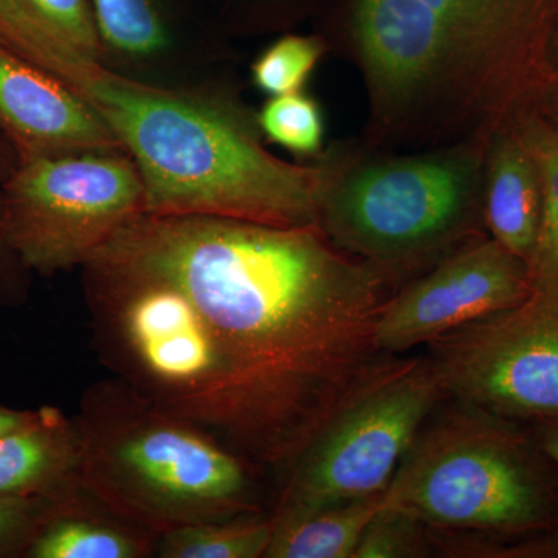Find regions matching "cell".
Wrapping results in <instances>:
<instances>
[{
  "mask_svg": "<svg viewBox=\"0 0 558 558\" xmlns=\"http://www.w3.org/2000/svg\"><path fill=\"white\" fill-rule=\"evenodd\" d=\"M87 264L189 296L229 377L245 464L293 465L391 359L377 325L400 286L318 226L146 213Z\"/></svg>",
  "mask_w": 558,
  "mask_h": 558,
  "instance_id": "6da1fadb",
  "label": "cell"
},
{
  "mask_svg": "<svg viewBox=\"0 0 558 558\" xmlns=\"http://www.w3.org/2000/svg\"><path fill=\"white\" fill-rule=\"evenodd\" d=\"M61 83L83 98L138 168L148 215L317 226L323 165L275 156L242 83L170 87L81 60Z\"/></svg>",
  "mask_w": 558,
  "mask_h": 558,
  "instance_id": "7a4b0ae2",
  "label": "cell"
},
{
  "mask_svg": "<svg viewBox=\"0 0 558 558\" xmlns=\"http://www.w3.org/2000/svg\"><path fill=\"white\" fill-rule=\"evenodd\" d=\"M487 140L422 150H377L359 138L323 150L317 226L337 247L402 288L470 242L484 226Z\"/></svg>",
  "mask_w": 558,
  "mask_h": 558,
  "instance_id": "3957f363",
  "label": "cell"
},
{
  "mask_svg": "<svg viewBox=\"0 0 558 558\" xmlns=\"http://www.w3.org/2000/svg\"><path fill=\"white\" fill-rule=\"evenodd\" d=\"M84 407L80 486L119 519L165 534L252 512L247 464L131 389Z\"/></svg>",
  "mask_w": 558,
  "mask_h": 558,
  "instance_id": "277c9868",
  "label": "cell"
},
{
  "mask_svg": "<svg viewBox=\"0 0 558 558\" xmlns=\"http://www.w3.org/2000/svg\"><path fill=\"white\" fill-rule=\"evenodd\" d=\"M458 403L425 422L381 495L385 505L442 532L524 534L548 526L553 498L527 439L509 418Z\"/></svg>",
  "mask_w": 558,
  "mask_h": 558,
  "instance_id": "5b68a950",
  "label": "cell"
},
{
  "mask_svg": "<svg viewBox=\"0 0 558 558\" xmlns=\"http://www.w3.org/2000/svg\"><path fill=\"white\" fill-rule=\"evenodd\" d=\"M446 399L428 355L389 359L293 462L274 519L384 494L418 432Z\"/></svg>",
  "mask_w": 558,
  "mask_h": 558,
  "instance_id": "8992f818",
  "label": "cell"
},
{
  "mask_svg": "<svg viewBox=\"0 0 558 558\" xmlns=\"http://www.w3.org/2000/svg\"><path fill=\"white\" fill-rule=\"evenodd\" d=\"M143 215L145 183L124 149L21 159L3 204L10 248L40 275L86 266Z\"/></svg>",
  "mask_w": 558,
  "mask_h": 558,
  "instance_id": "52a82bcc",
  "label": "cell"
},
{
  "mask_svg": "<svg viewBox=\"0 0 558 558\" xmlns=\"http://www.w3.org/2000/svg\"><path fill=\"white\" fill-rule=\"evenodd\" d=\"M418 69L464 98L509 89L537 72L558 22V0H395Z\"/></svg>",
  "mask_w": 558,
  "mask_h": 558,
  "instance_id": "ba28073f",
  "label": "cell"
},
{
  "mask_svg": "<svg viewBox=\"0 0 558 558\" xmlns=\"http://www.w3.org/2000/svg\"><path fill=\"white\" fill-rule=\"evenodd\" d=\"M449 399L495 416L558 422V286L428 344Z\"/></svg>",
  "mask_w": 558,
  "mask_h": 558,
  "instance_id": "9c48e42d",
  "label": "cell"
},
{
  "mask_svg": "<svg viewBox=\"0 0 558 558\" xmlns=\"http://www.w3.org/2000/svg\"><path fill=\"white\" fill-rule=\"evenodd\" d=\"M102 64L130 78L170 87L242 83L236 51L197 0H90Z\"/></svg>",
  "mask_w": 558,
  "mask_h": 558,
  "instance_id": "30bf717a",
  "label": "cell"
},
{
  "mask_svg": "<svg viewBox=\"0 0 558 558\" xmlns=\"http://www.w3.org/2000/svg\"><path fill=\"white\" fill-rule=\"evenodd\" d=\"M531 292L526 260L487 234L402 286L381 314L377 344L387 355L429 344L461 326L517 306Z\"/></svg>",
  "mask_w": 558,
  "mask_h": 558,
  "instance_id": "8fae6325",
  "label": "cell"
},
{
  "mask_svg": "<svg viewBox=\"0 0 558 558\" xmlns=\"http://www.w3.org/2000/svg\"><path fill=\"white\" fill-rule=\"evenodd\" d=\"M0 132L21 159L123 149L108 124L75 92L2 46Z\"/></svg>",
  "mask_w": 558,
  "mask_h": 558,
  "instance_id": "7c38bea8",
  "label": "cell"
},
{
  "mask_svg": "<svg viewBox=\"0 0 558 558\" xmlns=\"http://www.w3.org/2000/svg\"><path fill=\"white\" fill-rule=\"evenodd\" d=\"M483 201L488 236L529 266L542 226V180L512 123L487 138Z\"/></svg>",
  "mask_w": 558,
  "mask_h": 558,
  "instance_id": "4fadbf2b",
  "label": "cell"
},
{
  "mask_svg": "<svg viewBox=\"0 0 558 558\" xmlns=\"http://www.w3.org/2000/svg\"><path fill=\"white\" fill-rule=\"evenodd\" d=\"M0 46L57 80L73 62L102 61L90 0H0Z\"/></svg>",
  "mask_w": 558,
  "mask_h": 558,
  "instance_id": "5bb4252c",
  "label": "cell"
},
{
  "mask_svg": "<svg viewBox=\"0 0 558 558\" xmlns=\"http://www.w3.org/2000/svg\"><path fill=\"white\" fill-rule=\"evenodd\" d=\"M80 435L60 411L32 413L0 438V498H49L78 486Z\"/></svg>",
  "mask_w": 558,
  "mask_h": 558,
  "instance_id": "9a60e30c",
  "label": "cell"
},
{
  "mask_svg": "<svg viewBox=\"0 0 558 558\" xmlns=\"http://www.w3.org/2000/svg\"><path fill=\"white\" fill-rule=\"evenodd\" d=\"M381 495L271 519L266 558H352Z\"/></svg>",
  "mask_w": 558,
  "mask_h": 558,
  "instance_id": "2e32d148",
  "label": "cell"
},
{
  "mask_svg": "<svg viewBox=\"0 0 558 558\" xmlns=\"http://www.w3.org/2000/svg\"><path fill=\"white\" fill-rule=\"evenodd\" d=\"M62 495L58 498V515L50 517L40 524L28 545V556L33 558L149 556L150 546L145 529L134 526L113 513L106 517L94 515L84 509L62 510L60 505ZM51 513H54L53 510Z\"/></svg>",
  "mask_w": 558,
  "mask_h": 558,
  "instance_id": "e0dca14e",
  "label": "cell"
},
{
  "mask_svg": "<svg viewBox=\"0 0 558 558\" xmlns=\"http://www.w3.org/2000/svg\"><path fill=\"white\" fill-rule=\"evenodd\" d=\"M512 124L537 165L542 180V226L529 260L532 286H558V123L531 108L519 113Z\"/></svg>",
  "mask_w": 558,
  "mask_h": 558,
  "instance_id": "ac0fdd59",
  "label": "cell"
},
{
  "mask_svg": "<svg viewBox=\"0 0 558 558\" xmlns=\"http://www.w3.org/2000/svg\"><path fill=\"white\" fill-rule=\"evenodd\" d=\"M271 520H229L191 524L161 534L163 558H258L266 556Z\"/></svg>",
  "mask_w": 558,
  "mask_h": 558,
  "instance_id": "d6986e66",
  "label": "cell"
},
{
  "mask_svg": "<svg viewBox=\"0 0 558 558\" xmlns=\"http://www.w3.org/2000/svg\"><path fill=\"white\" fill-rule=\"evenodd\" d=\"M328 0H197L223 38L245 39L295 32Z\"/></svg>",
  "mask_w": 558,
  "mask_h": 558,
  "instance_id": "ffe728a7",
  "label": "cell"
},
{
  "mask_svg": "<svg viewBox=\"0 0 558 558\" xmlns=\"http://www.w3.org/2000/svg\"><path fill=\"white\" fill-rule=\"evenodd\" d=\"M258 124L267 145L289 150L300 161L317 159L328 146L325 110L306 89L267 97Z\"/></svg>",
  "mask_w": 558,
  "mask_h": 558,
  "instance_id": "44dd1931",
  "label": "cell"
},
{
  "mask_svg": "<svg viewBox=\"0 0 558 558\" xmlns=\"http://www.w3.org/2000/svg\"><path fill=\"white\" fill-rule=\"evenodd\" d=\"M326 54L318 33H282L250 64V84L267 97L304 90Z\"/></svg>",
  "mask_w": 558,
  "mask_h": 558,
  "instance_id": "7402d4cb",
  "label": "cell"
},
{
  "mask_svg": "<svg viewBox=\"0 0 558 558\" xmlns=\"http://www.w3.org/2000/svg\"><path fill=\"white\" fill-rule=\"evenodd\" d=\"M432 545V531L424 521L381 499L352 558L427 557Z\"/></svg>",
  "mask_w": 558,
  "mask_h": 558,
  "instance_id": "603a6c76",
  "label": "cell"
},
{
  "mask_svg": "<svg viewBox=\"0 0 558 558\" xmlns=\"http://www.w3.org/2000/svg\"><path fill=\"white\" fill-rule=\"evenodd\" d=\"M58 497L0 498V556L31 545Z\"/></svg>",
  "mask_w": 558,
  "mask_h": 558,
  "instance_id": "cb8c5ba5",
  "label": "cell"
},
{
  "mask_svg": "<svg viewBox=\"0 0 558 558\" xmlns=\"http://www.w3.org/2000/svg\"><path fill=\"white\" fill-rule=\"evenodd\" d=\"M21 156L13 143L0 132V289H13L21 284L24 266L10 248L3 223V204H5L7 183L13 178Z\"/></svg>",
  "mask_w": 558,
  "mask_h": 558,
  "instance_id": "d4e9b609",
  "label": "cell"
},
{
  "mask_svg": "<svg viewBox=\"0 0 558 558\" xmlns=\"http://www.w3.org/2000/svg\"><path fill=\"white\" fill-rule=\"evenodd\" d=\"M535 108L558 123V75H550L543 84L537 101H535Z\"/></svg>",
  "mask_w": 558,
  "mask_h": 558,
  "instance_id": "484cf974",
  "label": "cell"
},
{
  "mask_svg": "<svg viewBox=\"0 0 558 558\" xmlns=\"http://www.w3.org/2000/svg\"><path fill=\"white\" fill-rule=\"evenodd\" d=\"M538 447L558 469V422H543Z\"/></svg>",
  "mask_w": 558,
  "mask_h": 558,
  "instance_id": "4316f807",
  "label": "cell"
},
{
  "mask_svg": "<svg viewBox=\"0 0 558 558\" xmlns=\"http://www.w3.org/2000/svg\"><path fill=\"white\" fill-rule=\"evenodd\" d=\"M31 416L32 413H27V411L22 413V411L2 409V407H0V438L5 436L7 433L21 427V425L25 424Z\"/></svg>",
  "mask_w": 558,
  "mask_h": 558,
  "instance_id": "83f0119b",
  "label": "cell"
},
{
  "mask_svg": "<svg viewBox=\"0 0 558 558\" xmlns=\"http://www.w3.org/2000/svg\"><path fill=\"white\" fill-rule=\"evenodd\" d=\"M548 62L550 75H558V22L553 39H550Z\"/></svg>",
  "mask_w": 558,
  "mask_h": 558,
  "instance_id": "f1b7e54d",
  "label": "cell"
}]
</instances>
